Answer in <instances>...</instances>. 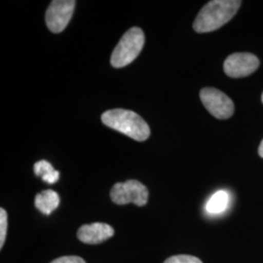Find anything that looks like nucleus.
Masks as SVG:
<instances>
[{
  "label": "nucleus",
  "mask_w": 263,
  "mask_h": 263,
  "mask_svg": "<svg viewBox=\"0 0 263 263\" xmlns=\"http://www.w3.org/2000/svg\"><path fill=\"white\" fill-rule=\"evenodd\" d=\"M240 0H213L199 12L193 23L196 32H211L221 28L235 16L240 8Z\"/></svg>",
  "instance_id": "f257e3e1"
},
{
  "label": "nucleus",
  "mask_w": 263,
  "mask_h": 263,
  "mask_svg": "<svg viewBox=\"0 0 263 263\" xmlns=\"http://www.w3.org/2000/svg\"><path fill=\"white\" fill-rule=\"evenodd\" d=\"M102 121L105 126L120 132L133 140L143 141L151 136V129L139 114L131 110L116 108L103 113Z\"/></svg>",
  "instance_id": "f03ea898"
},
{
  "label": "nucleus",
  "mask_w": 263,
  "mask_h": 263,
  "mask_svg": "<svg viewBox=\"0 0 263 263\" xmlns=\"http://www.w3.org/2000/svg\"><path fill=\"white\" fill-rule=\"evenodd\" d=\"M144 33L141 28H132L125 32L117 46L113 50L110 64L113 67L121 68L137 59L144 46Z\"/></svg>",
  "instance_id": "7ed1b4c3"
},
{
  "label": "nucleus",
  "mask_w": 263,
  "mask_h": 263,
  "mask_svg": "<svg viewBox=\"0 0 263 263\" xmlns=\"http://www.w3.org/2000/svg\"><path fill=\"white\" fill-rule=\"evenodd\" d=\"M110 198L117 205L134 203L142 207L148 201V189L140 181L130 179L125 182H117L110 191Z\"/></svg>",
  "instance_id": "20e7f679"
},
{
  "label": "nucleus",
  "mask_w": 263,
  "mask_h": 263,
  "mask_svg": "<svg viewBox=\"0 0 263 263\" xmlns=\"http://www.w3.org/2000/svg\"><path fill=\"white\" fill-rule=\"evenodd\" d=\"M200 99L208 111L217 119L226 120L234 113V104L231 99L216 88H203Z\"/></svg>",
  "instance_id": "39448f33"
},
{
  "label": "nucleus",
  "mask_w": 263,
  "mask_h": 263,
  "mask_svg": "<svg viewBox=\"0 0 263 263\" xmlns=\"http://www.w3.org/2000/svg\"><path fill=\"white\" fill-rule=\"evenodd\" d=\"M76 1L73 0H54L49 5L46 11V25L49 30L54 33L62 32L71 19Z\"/></svg>",
  "instance_id": "423d86ee"
},
{
  "label": "nucleus",
  "mask_w": 263,
  "mask_h": 263,
  "mask_svg": "<svg viewBox=\"0 0 263 263\" xmlns=\"http://www.w3.org/2000/svg\"><path fill=\"white\" fill-rule=\"evenodd\" d=\"M259 66V60L251 53H234L224 62L226 74L232 78L251 76Z\"/></svg>",
  "instance_id": "0eeeda50"
},
{
  "label": "nucleus",
  "mask_w": 263,
  "mask_h": 263,
  "mask_svg": "<svg viewBox=\"0 0 263 263\" xmlns=\"http://www.w3.org/2000/svg\"><path fill=\"white\" fill-rule=\"evenodd\" d=\"M114 235V229L109 224L94 222L84 224L77 231V238L85 244L98 245L105 242Z\"/></svg>",
  "instance_id": "6e6552de"
},
{
  "label": "nucleus",
  "mask_w": 263,
  "mask_h": 263,
  "mask_svg": "<svg viewBox=\"0 0 263 263\" xmlns=\"http://www.w3.org/2000/svg\"><path fill=\"white\" fill-rule=\"evenodd\" d=\"M34 205L42 214L49 216L59 207L60 196L56 191L51 189L41 191L35 196Z\"/></svg>",
  "instance_id": "1a4fd4ad"
},
{
  "label": "nucleus",
  "mask_w": 263,
  "mask_h": 263,
  "mask_svg": "<svg viewBox=\"0 0 263 263\" xmlns=\"http://www.w3.org/2000/svg\"><path fill=\"white\" fill-rule=\"evenodd\" d=\"M230 202L229 194L226 190H218L209 199L206 204V211L210 215H219L226 212Z\"/></svg>",
  "instance_id": "9d476101"
},
{
  "label": "nucleus",
  "mask_w": 263,
  "mask_h": 263,
  "mask_svg": "<svg viewBox=\"0 0 263 263\" xmlns=\"http://www.w3.org/2000/svg\"><path fill=\"white\" fill-rule=\"evenodd\" d=\"M34 174L41 177L43 181L49 184H54L60 179V173L53 168V166L45 160L38 161L33 167Z\"/></svg>",
  "instance_id": "9b49d317"
},
{
  "label": "nucleus",
  "mask_w": 263,
  "mask_h": 263,
  "mask_svg": "<svg viewBox=\"0 0 263 263\" xmlns=\"http://www.w3.org/2000/svg\"><path fill=\"white\" fill-rule=\"evenodd\" d=\"M7 226H8L7 212L3 208H1L0 209V249H2L6 239Z\"/></svg>",
  "instance_id": "f8f14e48"
},
{
  "label": "nucleus",
  "mask_w": 263,
  "mask_h": 263,
  "mask_svg": "<svg viewBox=\"0 0 263 263\" xmlns=\"http://www.w3.org/2000/svg\"><path fill=\"white\" fill-rule=\"evenodd\" d=\"M164 263H203L196 256L188 255V254H179L171 256L166 259Z\"/></svg>",
  "instance_id": "ddd939ff"
},
{
  "label": "nucleus",
  "mask_w": 263,
  "mask_h": 263,
  "mask_svg": "<svg viewBox=\"0 0 263 263\" xmlns=\"http://www.w3.org/2000/svg\"><path fill=\"white\" fill-rule=\"evenodd\" d=\"M51 263H86L84 259L76 256V255H68V256H62L59 257Z\"/></svg>",
  "instance_id": "4468645a"
},
{
  "label": "nucleus",
  "mask_w": 263,
  "mask_h": 263,
  "mask_svg": "<svg viewBox=\"0 0 263 263\" xmlns=\"http://www.w3.org/2000/svg\"><path fill=\"white\" fill-rule=\"evenodd\" d=\"M258 154H259V156L263 158V140L261 142H260V145H259V147H258Z\"/></svg>",
  "instance_id": "2eb2a0df"
},
{
  "label": "nucleus",
  "mask_w": 263,
  "mask_h": 263,
  "mask_svg": "<svg viewBox=\"0 0 263 263\" xmlns=\"http://www.w3.org/2000/svg\"><path fill=\"white\" fill-rule=\"evenodd\" d=\"M261 101H262V103H263V94H262V96H261Z\"/></svg>",
  "instance_id": "dca6fc26"
}]
</instances>
